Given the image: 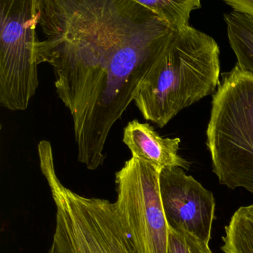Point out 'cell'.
<instances>
[{"label":"cell","instance_id":"cell-1","mask_svg":"<svg viewBox=\"0 0 253 253\" xmlns=\"http://www.w3.org/2000/svg\"><path fill=\"white\" fill-rule=\"evenodd\" d=\"M176 31L163 21L95 3L36 42L33 60L51 67L58 97L72 117L77 160L89 170L103 165L110 130Z\"/></svg>","mask_w":253,"mask_h":253},{"label":"cell","instance_id":"cell-2","mask_svg":"<svg viewBox=\"0 0 253 253\" xmlns=\"http://www.w3.org/2000/svg\"><path fill=\"white\" fill-rule=\"evenodd\" d=\"M220 50L210 36L190 25L178 30L134 98L147 121L163 128L181 111L219 86Z\"/></svg>","mask_w":253,"mask_h":253},{"label":"cell","instance_id":"cell-3","mask_svg":"<svg viewBox=\"0 0 253 253\" xmlns=\"http://www.w3.org/2000/svg\"><path fill=\"white\" fill-rule=\"evenodd\" d=\"M38 155L56 207L49 253H138L114 203L85 197L62 184L56 175L49 141L39 143Z\"/></svg>","mask_w":253,"mask_h":253},{"label":"cell","instance_id":"cell-4","mask_svg":"<svg viewBox=\"0 0 253 253\" xmlns=\"http://www.w3.org/2000/svg\"><path fill=\"white\" fill-rule=\"evenodd\" d=\"M212 96L206 145L221 185L253 193V73L239 65Z\"/></svg>","mask_w":253,"mask_h":253},{"label":"cell","instance_id":"cell-5","mask_svg":"<svg viewBox=\"0 0 253 253\" xmlns=\"http://www.w3.org/2000/svg\"><path fill=\"white\" fill-rule=\"evenodd\" d=\"M0 104L23 111L39 86L38 65L33 60L37 0H0Z\"/></svg>","mask_w":253,"mask_h":253},{"label":"cell","instance_id":"cell-6","mask_svg":"<svg viewBox=\"0 0 253 253\" xmlns=\"http://www.w3.org/2000/svg\"><path fill=\"white\" fill-rule=\"evenodd\" d=\"M160 172L132 157L115 174L114 205L138 253H168L169 227L160 196Z\"/></svg>","mask_w":253,"mask_h":253},{"label":"cell","instance_id":"cell-7","mask_svg":"<svg viewBox=\"0 0 253 253\" xmlns=\"http://www.w3.org/2000/svg\"><path fill=\"white\" fill-rule=\"evenodd\" d=\"M160 190L169 227L209 244L216 205L212 192L181 168L162 169Z\"/></svg>","mask_w":253,"mask_h":253},{"label":"cell","instance_id":"cell-8","mask_svg":"<svg viewBox=\"0 0 253 253\" xmlns=\"http://www.w3.org/2000/svg\"><path fill=\"white\" fill-rule=\"evenodd\" d=\"M123 143L129 147L132 157L141 159L159 169L181 168L189 170L190 162L178 155L181 139L163 138L148 123L135 120L123 131Z\"/></svg>","mask_w":253,"mask_h":253},{"label":"cell","instance_id":"cell-9","mask_svg":"<svg viewBox=\"0 0 253 253\" xmlns=\"http://www.w3.org/2000/svg\"><path fill=\"white\" fill-rule=\"evenodd\" d=\"M227 37L242 69L253 73V16L233 11L225 13Z\"/></svg>","mask_w":253,"mask_h":253},{"label":"cell","instance_id":"cell-10","mask_svg":"<svg viewBox=\"0 0 253 253\" xmlns=\"http://www.w3.org/2000/svg\"><path fill=\"white\" fill-rule=\"evenodd\" d=\"M224 253H253V205L241 207L225 227Z\"/></svg>","mask_w":253,"mask_h":253},{"label":"cell","instance_id":"cell-11","mask_svg":"<svg viewBox=\"0 0 253 253\" xmlns=\"http://www.w3.org/2000/svg\"><path fill=\"white\" fill-rule=\"evenodd\" d=\"M154 12L174 30L189 25L190 14L201 7V0H132Z\"/></svg>","mask_w":253,"mask_h":253},{"label":"cell","instance_id":"cell-12","mask_svg":"<svg viewBox=\"0 0 253 253\" xmlns=\"http://www.w3.org/2000/svg\"><path fill=\"white\" fill-rule=\"evenodd\" d=\"M168 253H212L209 244L183 230H169Z\"/></svg>","mask_w":253,"mask_h":253},{"label":"cell","instance_id":"cell-13","mask_svg":"<svg viewBox=\"0 0 253 253\" xmlns=\"http://www.w3.org/2000/svg\"><path fill=\"white\" fill-rule=\"evenodd\" d=\"M230 5L234 11L253 16V0H221Z\"/></svg>","mask_w":253,"mask_h":253}]
</instances>
